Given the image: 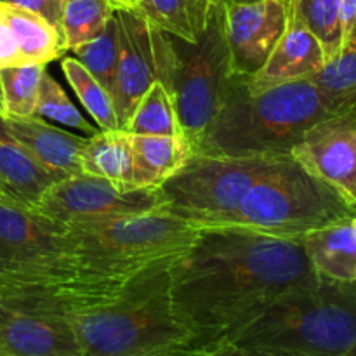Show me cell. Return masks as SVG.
I'll list each match as a JSON object with an SVG mask.
<instances>
[{
  "label": "cell",
  "mask_w": 356,
  "mask_h": 356,
  "mask_svg": "<svg viewBox=\"0 0 356 356\" xmlns=\"http://www.w3.org/2000/svg\"><path fill=\"white\" fill-rule=\"evenodd\" d=\"M2 118L10 136L16 138L56 179L61 181L65 177L82 174L80 152L87 138H80L72 132L54 127L37 115L31 117L2 115Z\"/></svg>",
  "instance_id": "obj_16"
},
{
  "label": "cell",
  "mask_w": 356,
  "mask_h": 356,
  "mask_svg": "<svg viewBox=\"0 0 356 356\" xmlns=\"http://www.w3.org/2000/svg\"><path fill=\"white\" fill-rule=\"evenodd\" d=\"M174 259L110 289H45L72 325L80 356L195 355L190 330L170 298Z\"/></svg>",
  "instance_id": "obj_2"
},
{
  "label": "cell",
  "mask_w": 356,
  "mask_h": 356,
  "mask_svg": "<svg viewBox=\"0 0 356 356\" xmlns=\"http://www.w3.org/2000/svg\"><path fill=\"white\" fill-rule=\"evenodd\" d=\"M170 37L174 52L170 94L191 149L218 115L232 79V56L225 30V7L212 2L197 42Z\"/></svg>",
  "instance_id": "obj_8"
},
{
  "label": "cell",
  "mask_w": 356,
  "mask_h": 356,
  "mask_svg": "<svg viewBox=\"0 0 356 356\" xmlns=\"http://www.w3.org/2000/svg\"><path fill=\"white\" fill-rule=\"evenodd\" d=\"M212 0H141V10L149 23L184 42L198 40L207 23Z\"/></svg>",
  "instance_id": "obj_22"
},
{
  "label": "cell",
  "mask_w": 356,
  "mask_h": 356,
  "mask_svg": "<svg viewBox=\"0 0 356 356\" xmlns=\"http://www.w3.org/2000/svg\"><path fill=\"white\" fill-rule=\"evenodd\" d=\"M117 9L118 7L110 0L66 2L61 14V38L65 52L96 38Z\"/></svg>",
  "instance_id": "obj_25"
},
{
  "label": "cell",
  "mask_w": 356,
  "mask_h": 356,
  "mask_svg": "<svg viewBox=\"0 0 356 356\" xmlns=\"http://www.w3.org/2000/svg\"><path fill=\"white\" fill-rule=\"evenodd\" d=\"M200 229L165 211L66 226V247L75 268L70 285L96 291L124 284L153 264L183 254Z\"/></svg>",
  "instance_id": "obj_5"
},
{
  "label": "cell",
  "mask_w": 356,
  "mask_h": 356,
  "mask_svg": "<svg viewBox=\"0 0 356 356\" xmlns=\"http://www.w3.org/2000/svg\"><path fill=\"white\" fill-rule=\"evenodd\" d=\"M334 115L309 79L254 90L232 75L225 101L193 153L225 156L291 155L302 136Z\"/></svg>",
  "instance_id": "obj_3"
},
{
  "label": "cell",
  "mask_w": 356,
  "mask_h": 356,
  "mask_svg": "<svg viewBox=\"0 0 356 356\" xmlns=\"http://www.w3.org/2000/svg\"><path fill=\"white\" fill-rule=\"evenodd\" d=\"M110 2H113L118 9H120V7H124V9H132L131 0H110Z\"/></svg>",
  "instance_id": "obj_33"
},
{
  "label": "cell",
  "mask_w": 356,
  "mask_h": 356,
  "mask_svg": "<svg viewBox=\"0 0 356 356\" xmlns=\"http://www.w3.org/2000/svg\"><path fill=\"white\" fill-rule=\"evenodd\" d=\"M73 58L79 59L83 68L104 87L110 94H113L115 72L118 61V23L117 16H111L106 26L103 28L96 38L90 42L72 49Z\"/></svg>",
  "instance_id": "obj_28"
},
{
  "label": "cell",
  "mask_w": 356,
  "mask_h": 356,
  "mask_svg": "<svg viewBox=\"0 0 356 356\" xmlns=\"http://www.w3.org/2000/svg\"><path fill=\"white\" fill-rule=\"evenodd\" d=\"M355 216V200L285 155L247 191L226 226L301 240Z\"/></svg>",
  "instance_id": "obj_6"
},
{
  "label": "cell",
  "mask_w": 356,
  "mask_h": 356,
  "mask_svg": "<svg viewBox=\"0 0 356 356\" xmlns=\"http://www.w3.org/2000/svg\"><path fill=\"white\" fill-rule=\"evenodd\" d=\"M212 2H216V0H212Z\"/></svg>",
  "instance_id": "obj_40"
},
{
  "label": "cell",
  "mask_w": 356,
  "mask_h": 356,
  "mask_svg": "<svg viewBox=\"0 0 356 356\" xmlns=\"http://www.w3.org/2000/svg\"><path fill=\"white\" fill-rule=\"evenodd\" d=\"M228 341L271 355L344 356L356 344V282L320 275L280 296Z\"/></svg>",
  "instance_id": "obj_4"
},
{
  "label": "cell",
  "mask_w": 356,
  "mask_h": 356,
  "mask_svg": "<svg viewBox=\"0 0 356 356\" xmlns=\"http://www.w3.org/2000/svg\"><path fill=\"white\" fill-rule=\"evenodd\" d=\"M56 177L10 136L0 115V190L6 197L33 207L56 183Z\"/></svg>",
  "instance_id": "obj_17"
},
{
  "label": "cell",
  "mask_w": 356,
  "mask_h": 356,
  "mask_svg": "<svg viewBox=\"0 0 356 356\" xmlns=\"http://www.w3.org/2000/svg\"><path fill=\"white\" fill-rule=\"evenodd\" d=\"M296 16L315 35L325 54L332 61L343 49L341 0H291Z\"/></svg>",
  "instance_id": "obj_26"
},
{
  "label": "cell",
  "mask_w": 356,
  "mask_h": 356,
  "mask_svg": "<svg viewBox=\"0 0 356 356\" xmlns=\"http://www.w3.org/2000/svg\"><path fill=\"white\" fill-rule=\"evenodd\" d=\"M0 356H80L59 309H0Z\"/></svg>",
  "instance_id": "obj_14"
},
{
  "label": "cell",
  "mask_w": 356,
  "mask_h": 356,
  "mask_svg": "<svg viewBox=\"0 0 356 356\" xmlns=\"http://www.w3.org/2000/svg\"><path fill=\"white\" fill-rule=\"evenodd\" d=\"M61 70L66 76V82L70 83L97 129L99 131H118L120 125H118L117 113H115L111 94L83 68V65L76 58H72V56L63 58Z\"/></svg>",
  "instance_id": "obj_24"
},
{
  "label": "cell",
  "mask_w": 356,
  "mask_h": 356,
  "mask_svg": "<svg viewBox=\"0 0 356 356\" xmlns=\"http://www.w3.org/2000/svg\"><path fill=\"white\" fill-rule=\"evenodd\" d=\"M222 7L232 75L249 80L266 65L287 28L289 0H257Z\"/></svg>",
  "instance_id": "obj_12"
},
{
  "label": "cell",
  "mask_w": 356,
  "mask_h": 356,
  "mask_svg": "<svg viewBox=\"0 0 356 356\" xmlns=\"http://www.w3.org/2000/svg\"><path fill=\"white\" fill-rule=\"evenodd\" d=\"M323 66L325 54L322 45L296 16L289 0V19L284 35L261 72L245 82L254 90L268 89L280 83L312 79Z\"/></svg>",
  "instance_id": "obj_15"
},
{
  "label": "cell",
  "mask_w": 356,
  "mask_h": 356,
  "mask_svg": "<svg viewBox=\"0 0 356 356\" xmlns=\"http://www.w3.org/2000/svg\"><path fill=\"white\" fill-rule=\"evenodd\" d=\"M129 143L134 162L136 188H160L193 153L186 139L174 136L129 134Z\"/></svg>",
  "instance_id": "obj_18"
},
{
  "label": "cell",
  "mask_w": 356,
  "mask_h": 356,
  "mask_svg": "<svg viewBox=\"0 0 356 356\" xmlns=\"http://www.w3.org/2000/svg\"><path fill=\"white\" fill-rule=\"evenodd\" d=\"M351 225H353V226H355V228H356V216H355V218H353V219H351Z\"/></svg>",
  "instance_id": "obj_36"
},
{
  "label": "cell",
  "mask_w": 356,
  "mask_h": 356,
  "mask_svg": "<svg viewBox=\"0 0 356 356\" xmlns=\"http://www.w3.org/2000/svg\"><path fill=\"white\" fill-rule=\"evenodd\" d=\"M82 174L110 181L122 191L138 190L134 184V162L125 131H99L86 139L80 152Z\"/></svg>",
  "instance_id": "obj_19"
},
{
  "label": "cell",
  "mask_w": 356,
  "mask_h": 356,
  "mask_svg": "<svg viewBox=\"0 0 356 356\" xmlns=\"http://www.w3.org/2000/svg\"><path fill=\"white\" fill-rule=\"evenodd\" d=\"M0 3H10V6L21 7V9H26L38 14L44 19H47L58 30L59 37H61L63 3H59L58 0H0Z\"/></svg>",
  "instance_id": "obj_30"
},
{
  "label": "cell",
  "mask_w": 356,
  "mask_h": 356,
  "mask_svg": "<svg viewBox=\"0 0 356 356\" xmlns=\"http://www.w3.org/2000/svg\"><path fill=\"white\" fill-rule=\"evenodd\" d=\"M75 280L65 226L0 197V285L61 287Z\"/></svg>",
  "instance_id": "obj_9"
},
{
  "label": "cell",
  "mask_w": 356,
  "mask_h": 356,
  "mask_svg": "<svg viewBox=\"0 0 356 356\" xmlns=\"http://www.w3.org/2000/svg\"><path fill=\"white\" fill-rule=\"evenodd\" d=\"M169 273L195 356L232 339L285 292L320 278L301 240L233 226L202 228Z\"/></svg>",
  "instance_id": "obj_1"
},
{
  "label": "cell",
  "mask_w": 356,
  "mask_h": 356,
  "mask_svg": "<svg viewBox=\"0 0 356 356\" xmlns=\"http://www.w3.org/2000/svg\"><path fill=\"white\" fill-rule=\"evenodd\" d=\"M216 2L222 3V6H228V3H252L257 0H216Z\"/></svg>",
  "instance_id": "obj_32"
},
{
  "label": "cell",
  "mask_w": 356,
  "mask_h": 356,
  "mask_svg": "<svg viewBox=\"0 0 356 356\" xmlns=\"http://www.w3.org/2000/svg\"><path fill=\"white\" fill-rule=\"evenodd\" d=\"M2 195H3V193H2V190H0V197H2Z\"/></svg>",
  "instance_id": "obj_39"
},
{
  "label": "cell",
  "mask_w": 356,
  "mask_h": 356,
  "mask_svg": "<svg viewBox=\"0 0 356 356\" xmlns=\"http://www.w3.org/2000/svg\"><path fill=\"white\" fill-rule=\"evenodd\" d=\"M124 131L129 134L184 138L176 106H174L172 94L162 80H155L143 94Z\"/></svg>",
  "instance_id": "obj_23"
},
{
  "label": "cell",
  "mask_w": 356,
  "mask_h": 356,
  "mask_svg": "<svg viewBox=\"0 0 356 356\" xmlns=\"http://www.w3.org/2000/svg\"><path fill=\"white\" fill-rule=\"evenodd\" d=\"M45 65H21L0 70L3 115L31 117L35 115Z\"/></svg>",
  "instance_id": "obj_27"
},
{
  "label": "cell",
  "mask_w": 356,
  "mask_h": 356,
  "mask_svg": "<svg viewBox=\"0 0 356 356\" xmlns=\"http://www.w3.org/2000/svg\"><path fill=\"white\" fill-rule=\"evenodd\" d=\"M285 155L225 156L191 153L188 162L160 186L165 212L198 228L229 222L247 191Z\"/></svg>",
  "instance_id": "obj_7"
},
{
  "label": "cell",
  "mask_w": 356,
  "mask_h": 356,
  "mask_svg": "<svg viewBox=\"0 0 356 356\" xmlns=\"http://www.w3.org/2000/svg\"><path fill=\"white\" fill-rule=\"evenodd\" d=\"M302 247L316 273L339 282H356V228L348 221L308 233Z\"/></svg>",
  "instance_id": "obj_20"
},
{
  "label": "cell",
  "mask_w": 356,
  "mask_h": 356,
  "mask_svg": "<svg viewBox=\"0 0 356 356\" xmlns=\"http://www.w3.org/2000/svg\"><path fill=\"white\" fill-rule=\"evenodd\" d=\"M118 23V61L115 72L113 104L120 129L127 125L139 99L155 80L170 90L174 52L169 33L149 23L138 9L115 10Z\"/></svg>",
  "instance_id": "obj_10"
},
{
  "label": "cell",
  "mask_w": 356,
  "mask_h": 356,
  "mask_svg": "<svg viewBox=\"0 0 356 356\" xmlns=\"http://www.w3.org/2000/svg\"><path fill=\"white\" fill-rule=\"evenodd\" d=\"M131 6H132V9H139V6H141V0H131Z\"/></svg>",
  "instance_id": "obj_34"
},
{
  "label": "cell",
  "mask_w": 356,
  "mask_h": 356,
  "mask_svg": "<svg viewBox=\"0 0 356 356\" xmlns=\"http://www.w3.org/2000/svg\"><path fill=\"white\" fill-rule=\"evenodd\" d=\"M58 2H59V3H63V6H65V3H66V2H70V0H58Z\"/></svg>",
  "instance_id": "obj_37"
},
{
  "label": "cell",
  "mask_w": 356,
  "mask_h": 356,
  "mask_svg": "<svg viewBox=\"0 0 356 356\" xmlns=\"http://www.w3.org/2000/svg\"><path fill=\"white\" fill-rule=\"evenodd\" d=\"M291 156L356 202V106L313 125Z\"/></svg>",
  "instance_id": "obj_13"
},
{
  "label": "cell",
  "mask_w": 356,
  "mask_h": 356,
  "mask_svg": "<svg viewBox=\"0 0 356 356\" xmlns=\"http://www.w3.org/2000/svg\"><path fill=\"white\" fill-rule=\"evenodd\" d=\"M31 209L66 228L165 211V197L160 188L122 191L110 181L79 174L56 181Z\"/></svg>",
  "instance_id": "obj_11"
},
{
  "label": "cell",
  "mask_w": 356,
  "mask_h": 356,
  "mask_svg": "<svg viewBox=\"0 0 356 356\" xmlns=\"http://www.w3.org/2000/svg\"><path fill=\"white\" fill-rule=\"evenodd\" d=\"M344 356H356V344H355V346H353V348H351V350H350V351H348V353H346V355H344Z\"/></svg>",
  "instance_id": "obj_35"
},
{
  "label": "cell",
  "mask_w": 356,
  "mask_h": 356,
  "mask_svg": "<svg viewBox=\"0 0 356 356\" xmlns=\"http://www.w3.org/2000/svg\"><path fill=\"white\" fill-rule=\"evenodd\" d=\"M35 115L40 118L59 122V124L66 125V127L76 129V131L89 136V138L99 132L96 124H92L83 115H80L75 104L72 103V99L66 96L65 89L47 72H45L44 79H42Z\"/></svg>",
  "instance_id": "obj_29"
},
{
  "label": "cell",
  "mask_w": 356,
  "mask_h": 356,
  "mask_svg": "<svg viewBox=\"0 0 356 356\" xmlns=\"http://www.w3.org/2000/svg\"><path fill=\"white\" fill-rule=\"evenodd\" d=\"M167 356H195V355H167Z\"/></svg>",
  "instance_id": "obj_38"
},
{
  "label": "cell",
  "mask_w": 356,
  "mask_h": 356,
  "mask_svg": "<svg viewBox=\"0 0 356 356\" xmlns=\"http://www.w3.org/2000/svg\"><path fill=\"white\" fill-rule=\"evenodd\" d=\"M334 115L356 106V23L332 61L312 76Z\"/></svg>",
  "instance_id": "obj_21"
},
{
  "label": "cell",
  "mask_w": 356,
  "mask_h": 356,
  "mask_svg": "<svg viewBox=\"0 0 356 356\" xmlns=\"http://www.w3.org/2000/svg\"><path fill=\"white\" fill-rule=\"evenodd\" d=\"M197 356H284V355H271V353H264V351L245 350V348L235 346V344H232L229 341H222V343L202 351V353H198Z\"/></svg>",
  "instance_id": "obj_31"
}]
</instances>
